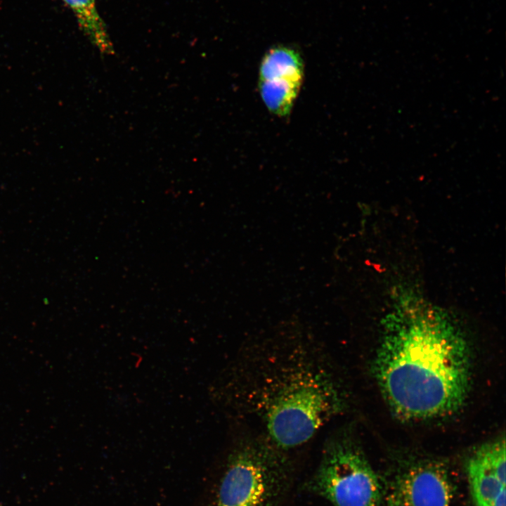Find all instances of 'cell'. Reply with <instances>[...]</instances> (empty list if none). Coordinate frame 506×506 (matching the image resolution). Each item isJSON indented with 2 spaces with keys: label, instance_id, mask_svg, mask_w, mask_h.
Masks as SVG:
<instances>
[{
  "label": "cell",
  "instance_id": "2",
  "mask_svg": "<svg viewBox=\"0 0 506 506\" xmlns=\"http://www.w3.org/2000/svg\"><path fill=\"white\" fill-rule=\"evenodd\" d=\"M374 371L397 415L412 420L445 416L467 398L469 350L444 316L408 307L387 323Z\"/></svg>",
  "mask_w": 506,
  "mask_h": 506
},
{
  "label": "cell",
  "instance_id": "6",
  "mask_svg": "<svg viewBox=\"0 0 506 506\" xmlns=\"http://www.w3.org/2000/svg\"><path fill=\"white\" fill-rule=\"evenodd\" d=\"M505 441L485 443L469 458L466 472L474 506H505Z\"/></svg>",
  "mask_w": 506,
  "mask_h": 506
},
{
  "label": "cell",
  "instance_id": "3",
  "mask_svg": "<svg viewBox=\"0 0 506 506\" xmlns=\"http://www.w3.org/2000/svg\"><path fill=\"white\" fill-rule=\"evenodd\" d=\"M292 455L253 431L220 456L202 506H289L296 481Z\"/></svg>",
  "mask_w": 506,
  "mask_h": 506
},
{
  "label": "cell",
  "instance_id": "7",
  "mask_svg": "<svg viewBox=\"0 0 506 506\" xmlns=\"http://www.w3.org/2000/svg\"><path fill=\"white\" fill-rule=\"evenodd\" d=\"M304 65L299 53L291 48L277 46L264 56L259 68V80L287 79L302 83Z\"/></svg>",
  "mask_w": 506,
  "mask_h": 506
},
{
  "label": "cell",
  "instance_id": "8",
  "mask_svg": "<svg viewBox=\"0 0 506 506\" xmlns=\"http://www.w3.org/2000/svg\"><path fill=\"white\" fill-rule=\"evenodd\" d=\"M74 13L80 27L103 53L111 54L112 44L96 6V0H63Z\"/></svg>",
  "mask_w": 506,
  "mask_h": 506
},
{
  "label": "cell",
  "instance_id": "5",
  "mask_svg": "<svg viewBox=\"0 0 506 506\" xmlns=\"http://www.w3.org/2000/svg\"><path fill=\"white\" fill-rule=\"evenodd\" d=\"M379 479L381 506H450L454 495L448 466L433 458L403 456Z\"/></svg>",
  "mask_w": 506,
  "mask_h": 506
},
{
  "label": "cell",
  "instance_id": "10",
  "mask_svg": "<svg viewBox=\"0 0 506 506\" xmlns=\"http://www.w3.org/2000/svg\"><path fill=\"white\" fill-rule=\"evenodd\" d=\"M374 267L376 269L377 271L382 273V270L381 268V266L379 264H374Z\"/></svg>",
  "mask_w": 506,
  "mask_h": 506
},
{
  "label": "cell",
  "instance_id": "9",
  "mask_svg": "<svg viewBox=\"0 0 506 506\" xmlns=\"http://www.w3.org/2000/svg\"><path fill=\"white\" fill-rule=\"evenodd\" d=\"M301 85L289 82L259 81V93L266 107L279 117L290 112Z\"/></svg>",
  "mask_w": 506,
  "mask_h": 506
},
{
  "label": "cell",
  "instance_id": "4",
  "mask_svg": "<svg viewBox=\"0 0 506 506\" xmlns=\"http://www.w3.org/2000/svg\"><path fill=\"white\" fill-rule=\"evenodd\" d=\"M303 489L332 506H381L379 475L358 443L344 432L326 439L318 465Z\"/></svg>",
  "mask_w": 506,
  "mask_h": 506
},
{
  "label": "cell",
  "instance_id": "1",
  "mask_svg": "<svg viewBox=\"0 0 506 506\" xmlns=\"http://www.w3.org/2000/svg\"><path fill=\"white\" fill-rule=\"evenodd\" d=\"M211 394L231 416L291 455L346 406L332 356L315 338L292 332L245 343Z\"/></svg>",
  "mask_w": 506,
  "mask_h": 506
}]
</instances>
